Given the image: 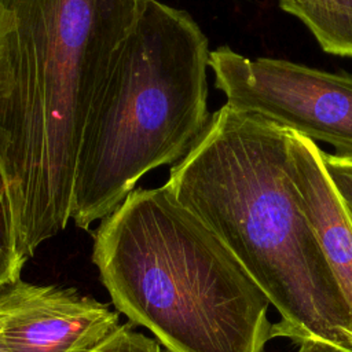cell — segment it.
<instances>
[{
	"mask_svg": "<svg viewBox=\"0 0 352 352\" xmlns=\"http://www.w3.org/2000/svg\"><path fill=\"white\" fill-rule=\"evenodd\" d=\"M142 0H0V165L28 260L70 220L91 106Z\"/></svg>",
	"mask_w": 352,
	"mask_h": 352,
	"instance_id": "6da1fadb",
	"label": "cell"
},
{
	"mask_svg": "<svg viewBox=\"0 0 352 352\" xmlns=\"http://www.w3.org/2000/svg\"><path fill=\"white\" fill-rule=\"evenodd\" d=\"M289 129L221 106L165 187L232 252L297 352H352V316L300 205Z\"/></svg>",
	"mask_w": 352,
	"mask_h": 352,
	"instance_id": "7a4b0ae2",
	"label": "cell"
},
{
	"mask_svg": "<svg viewBox=\"0 0 352 352\" xmlns=\"http://www.w3.org/2000/svg\"><path fill=\"white\" fill-rule=\"evenodd\" d=\"M92 260L117 311L166 352H265L274 338L264 292L165 186L102 220Z\"/></svg>",
	"mask_w": 352,
	"mask_h": 352,
	"instance_id": "3957f363",
	"label": "cell"
},
{
	"mask_svg": "<svg viewBox=\"0 0 352 352\" xmlns=\"http://www.w3.org/2000/svg\"><path fill=\"white\" fill-rule=\"evenodd\" d=\"M208 38L184 11L142 0L81 138L70 219L82 230L111 214L136 182L176 165L208 126Z\"/></svg>",
	"mask_w": 352,
	"mask_h": 352,
	"instance_id": "277c9868",
	"label": "cell"
},
{
	"mask_svg": "<svg viewBox=\"0 0 352 352\" xmlns=\"http://www.w3.org/2000/svg\"><path fill=\"white\" fill-rule=\"evenodd\" d=\"M216 87L234 110L264 117L352 160V76L285 59L248 58L230 47L210 51Z\"/></svg>",
	"mask_w": 352,
	"mask_h": 352,
	"instance_id": "5b68a950",
	"label": "cell"
},
{
	"mask_svg": "<svg viewBox=\"0 0 352 352\" xmlns=\"http://www.w3.org/2000/svg\"><path fill=\"white\" fill-rule=\"evenodd\" d=\"M120 326L109 305L74 289L0 286V344L8 352H89Z\"/></svg>",
	"mask_w": 352,
	"mask_h": 352,
	"instance_id": "8992f818",
	"label": "cell"
},
{
	"mask_svg": "<svg viewBox=\"0 0 352 352\" xmlns=\"http://www.w3.org/2000/svg\"><path fill=\"white\" fill-rule=\"evenodd\" d=\"M287 147L300 205L352 316V217L324 168L316 143L289 131Z\"/></svg>",
	"mask_w": 352,
	"mask_h": 352,
	"instance_id": "52a82bcc",
	"label": "cell"
},
{
	"mask_svg": "<svg viewBox=\"0 0 352 352\" xmlns=\"http://www.w3.org/2000/svg\"><path fill=\"white\" fill-rule=\"evenodd\" d=\"M297 18L324 52L352 56V0H308Z\"/></svg>",
	"mask_w": 352,
	"mask_h": 352,
	"instance_id": "ba28073f",
	"label": "cell"
},
{
	"mask_svg": "<svg viewBox=\"0 0 352 352\" xmlns=\"http://www.w3.org/2000/svg\"><path fill=\"white\" fill-rule=\"evenodd\" d=\"M25 261L18 248L10 190L0 165V286L18 280Z\"/></svg>",
	"mask_w": 352,
	"mask_h": 352,
	"instance_id": "9c48e42d",
	"label": "cell"
},
{
	"mask_svg": "<svg viewBox=\"0 0 352 352\" xmlns=\"http://www.w3.org/2000/svg\"><path fill=\"white\" fill-rule=\"evenodd\" d=\"M89 352H162L158 341L133 330V323L120 324Z\"/></svg>",
	"mask_w": 352,
	"mask_h": 352,
	"instance_id": "30bf717a",
	"label": "cell"
},
{
	"mask_svg": "<svg viewBox=\"0 0 352 352\" xmlns=\"http://www.w3.org/2000/svg\"><path fill=\"white\" fill-rule=\"evenodd\" d=\"M324 168L352 217V160L322 151Z\"/></svg>",
	"mask_w": 352,
	"mask_h": 352,
	"instance_id": "8fae6325",
	"label": "cell"
},
{
	"mask_svg": "<svg viewBox=\"0 0 352 352\" xmlns=\"http://www.w3.org/2000/svg\"><path fill=\"white\" fill-rule=\"evenodd\" d=\"M278 3L283 11L297 16L308 4V0H278Z\"/></svg>",
	"mask_w": 352,
	"mask_h": 352,
	"instance_id": "7c38bea8",
	"label": "cell"
},
{
	"mask_svg": "<svg viewBox=\"0 0 352 352\" xmlns=\"http://www.w3.org/2000/svg\"><path fill=\"white\" fill-rule=\"evenodd\" d=\"M0 352H8V351H7V349L0 344Z\"/></svg>",
	"mask_w": 352,
	"mask_h": 352,
	"instance_id": "4fadbf2b",
	"label": "cell"
}]
</instances>
